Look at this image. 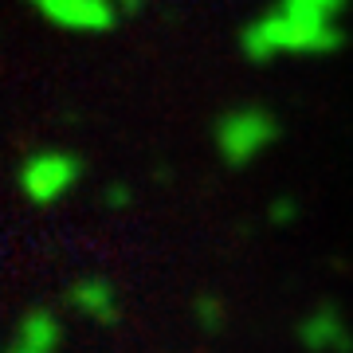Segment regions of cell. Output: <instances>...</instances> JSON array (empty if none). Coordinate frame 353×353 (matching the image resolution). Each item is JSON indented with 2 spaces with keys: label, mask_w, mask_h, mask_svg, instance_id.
Instances as JSON below:
<instances>
[{
  "label": "cell",
  "mask_w": 353,
  "mask_h": 353,
  "mask_svg": "<svg viewBox=\"0 0 353 353\" xmlns=\"http://www.w3.org/2000/svg\"><path fill=\"white\" fill-rule=\"evenodd\" d=\"M350 0H271L240 28V51L252 63L271 59H314L345 48L341 16Z\"/></svg>",
  "instance_id": "1"
},
{
  "label": "cell",
  "mask_w": 353,
  "mask_h": 353,
  "mask_svg": "<svg viewBox=\"0 0 353 353\" xmlns=\"http://www.w3.org/2000/svg\"><path fill=\"white\" fill-rule=\"evenodd\" d=\"M279 138H283V122L275 118V110H267L259 102H240V106L224 110L212 122L216 157L228 169H248V165H255L267 150H275Z\"/></svg>",
  "instance_id": "2"
},
{
  "label": "cell",
  "mask_w": 353,
  "mask_h": 353,
  "mask_svg": "<svg viewBox=\"0 0 353 353\" xmlns=\"http://www.w3.org/2000/svg\"><path fill=\"white\" fill-rule=\"evenodd\" d=\"M87 173V165L75 150H59V145H43L20 157L16 165V192L36 208L59 204L63 196L79 189V181Z\"/></svg>",
  "instance_id": "3"
},
{
  "label": "cell",
  "mask_w": 353,
  "mask_h": 353,
  "mask_svg": "<svg viewBox=\"0 0 353 353\" xmlns=\"http://www.w3.org/2000/svg\"><path fill=\"white\" fill-rule=\"evenodd\" d=\"M36 8L51 28L71 36H106L122 20L118 0H36Z\"/></svg>",
  "instance_id": "4"
},
{
  "label": "cell",
  "mask_w": 353,
  "mask_h": 353,
  "mask_svg": "<svg viewBox=\"0 0 353 353\" xmlns=\"http://www.w3.org/2000/svg\"><path fill=\"white\" fill-rule=\"evenodd\" d=\"M294 338H299V345H303L306 353H353V330L334 303L310 306V310L299 318Z\"/></svg>",
  "instance_id": "5"
},
{
  "label": "cell",
  "mask_w": 353,
  "mask_h": 353,
  "mask_svg": "<svg viewBox=\"0 0 353 353\" xmlns=\"http://www.w3.org/2000/svg\"><path fill=\"white\" fill-rule=\"evenodd\" d=\"M63 318L51 306H28L24 314L16 318L12 334L4 353H59L63 350Z\"/></svg>",
  "instance_id": "6"
},
{
  "label": "cell",
  "mask_w": 353,
  "mask_h": 353,
  "mask_svg": "<svg viewBox=\"0 0 353 353\" xmlns=\"http://www.w3.org/2000/svg\"><path fill=\"white\" fill-rule=\"evenodd\" d=\"M67 306L75 310L79 318H87L94 326H118L122 318V303H118V290L106 275L90 271V275H79L71 287H67Z\"/></svg>",
  "instance_id": "7"
},
{
  "label": "cell",
  "mask_w": 353,
  "mask_h": 353,
  "mask_svg": "<svg viewBox=\"0 0 353 353\" xmlns=\"http://www.w3.org/2000/svg\"><path fill=\"white\" fill-rule=\"evenodd\" d=\"M192 322H196V330H201L204 338L224 334V326H228L224 299H220V294H201V299L192 303Z\"/></svg>",
  "instance_id": "8"
},
{
  "label": "cell",
  "mask_w": 353,
  "mask_h": 353,
  "mask_svg": "<svg viewBox=\"0 0 353 353\" xmlns=\"http://www.w3.org/2000/svg\"><path fill=\"white\" fill-rule=\"evenodd\" d=\"M267 220H271V224H294V220H299V201H294V196H275V201L267 204Z\"/></svg>",
  "instance_id": "9"
},
{
  "label": "cell",
  "mask_w": 353,
  "mask_h": 353,
  "mask_svg": "<svg viewBox=\"0 0 353 353\" xmlns=\"http://www.w3.org/2000/svg\"><path fill=\"white\" fill-rule=\"evenodd\" d=\"M130 201H134V189H130L126 181H110V185H102V204H106L110 212L130 208Z\"/></svg>",
  "instance_id": "10"
},
{
  "label": "cell",
  "mask_w": 353,
  "mask_h": 353,
  "mask_svg": "<svg viewBox=\"0 0 353 353\" xmlns=\"http://www.w3.org/2000/svg\"><path fill=\"white\" fill-rule=\"evenodd\" d=\"M150 0H118V8H122V16H138L141 8H145Z\"/></svg>",
  "instance_id": "11"
},
{
  "label": "cell",
  "mask_w": 353,
  "mask_h": 353,
  "mask_svg": "<svg viewBox=\"0 0 353 353\" xmlns=\"http://www.w3.org/2000/svg\"><path fill=\"white\" fill-rule=\"evenodd\" d=\"M32 4H36V0H32Z\"/></svg>",
  "instance_id": "12"
}]
</instances>
